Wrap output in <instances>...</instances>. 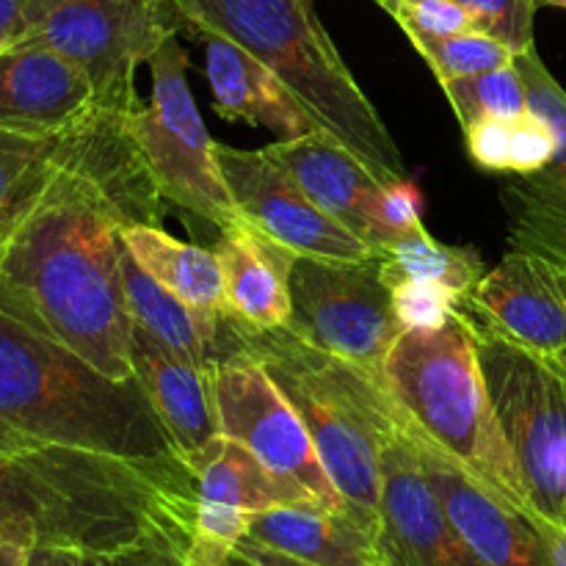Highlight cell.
<instances>
[{
  "mask_svg": "<svg viewBox=\"0 0 566 566\" xmlns=\"http://www.w3.org/2000/svg\"><path fill=\"white\" fill-rule=\"evenodd\" d=\"M119 241L149 276H155L166 291L175 293L197 315L216 359V340L227 318L224 274H221L219 254L213 249L177 241L158 224L125 227L119 232Z\"/></svg>",
  "mask_w": 566,
  "mask_h": 566,
  "instance_id": "cell-23",
  "label": "cell"
},
{
  "mask_svg": "<svg viewBox=\"0 0 566 566\" xmlns=\"http://www.w3.org/2000/svg\"><path fill=\"white\" fill-rule=\"evenodd\" d=\"M28 556H31L28 547L0 539V566H28Z\"/></svg>",
  "mask_w": 566,
  "mask_h": 566,
  "instance_id": "cell-40",
  "label": "cell"
},
{
  "mask_svg": "<svg viewBox=\"0 0 566 566\" xmlns=\"http://www.w3.org/2000/svg\"><path fill=\"white\" fill-rule=\"evenodd\" d=\"M403 434L418 448L437 495L446 503L462 539L481 562L486 566H553L539 528L523 509L492 492L407 429Z\"/></svg>",
  "mask_w": 566,
  "mask_h": 566,
  "instance_id": "cell-16",
  "label": "cell"
},
{
  "mask_svg": "<svg viewBox=\"0 0 566 566\" xmlns=\"http://www.w3.org/2000/svg\"><path fill=\"white\" fill-rule=\"evenodd\" d=\"M249 539L313 566H379L376 534L348 512L291 503L254 514Z\"/></svg>",
  "mask_w": 566,
  "mask_h": 566,
  "instance_id": "cell-22",
  "label": "cell"
},
{
  "mask_svg": "<svg viewBox=\"0 0 566 566\" xmlns=\"http://www.w3.org/2000/svg\"><path fill=\"white\" fill-rule=\"evenodd\" d=\"M197 481L182 459L153 462L81 448L0 457V539L36 551H191Z\"/></svg>",
  "mask_w": 566,
  "mask_h": 566,
  "instance_id": "cell-2",
  "label": "cell"
},
{
  "mask_svg": "<svg viewBox=\"0 0 566 566\" xmlns=\"http://www.w3.org/2000/svg\"><path fill=\"white\" fill-rule=\"evenodd\" d=\"M470 14L475 28L506 42L514 53L534 48L536 0H451Z\"/></svg>",
  "mask_w": 566,
  "mask_h": 566,
  "instance_id": "cell-31",
  "label": "cell"
},
{
  "mask_svg": "<svg viewBox=\"0 0 566 566\" xmlns=\"http://www.w3.org/2000/svg\"><path fill=\"white\" fill-rule=\"evenodd\" d=\"M199 42H205L208 53L205 72L213 92V108L221 119L269 127L280 142H293L321 130L318 122L298 105L285 83L252 53L224 36H205Z\"/></svg>",
  "mask_w": 566,
  "mask_h": 566,
  "instance_id": "cell-21",
  "label": "cell"
},
{
  "mask_svg": "<svg viewBox=\"0 0 566 566\" xmlns=\"http://www.w3.org/2000/svg\"><path fill=\"white\" fill-rule=\"evenodd\" d=\"M514 66L523 75L528 108L551 122L558 147L545 169L503 186L509 247L566 265V92L542 64L536 48L517 53Z\"/></svg>",
  "mask_w": 566,
  "mask_h": 566,
  "instance_id": "cell-15",
  "label": "cell"
},
{
  "mask_svg": "<svg viewBox=\"0 0 566 566\" xmlns=\"http://www.w3.org/2000/svg\"><path fill=\"white\" fill-rule=\"evenodd\" d=\"M39 448L182 459L136 376L111 379L0 310V457Z\"/></svg>",
  "mask_w": 566,
  "mask_h": 566,
  "instance_id": "cell-3",
  "label": "cell"
},
{
  "mask_svg": "<svg viewBox=\"0 0 566 566\" xmlns=\"http://www.w3.org/2000/svg\"><path fill=\"white\" fill-rule=\"evenodd\" d=\"M470 329L492 409L523 475L528 517L566 528V357L531 352L475 324Z\"/></svg>",
  "mask_w": 566,
  "mask_h": 566,
  "instance_id": "cell-7",
  "label": "cell"
},
{
  "mask_svg": "<svg viewBox=\"0 0 566 566\" xmlns=\"http://www.w3.org/2000/svg\"><path fill=\"white\" fill-rule=\"evenodd\" d=\"M213 252L224 274V313L249 332L282 329L291 321V271L298 254L249 221L221 232Z\"/></svg>",
  "mask_w": 566,
  "mask_h": 566,
  "instance_id": "cell-18",
  "label": "cell"
},
{
  "mask_svg": "<svg viewBox=\"0 0 566 566\" xmlns=\"http://www.w3.org/2000/svg\"><path fill=\"white\" fill-rule=\"evenodd\" d=\"M208 376L221 434L249 448L276 475L296 481L326 509L348 512L307 426L263 365L247 354H230L213 363Z\"/></svg>",
  "mask_w": 566,
  "mask_h": 566,
  "instance_id": "cell-11",
  "label": "cell"
},
{
  "mask_svg": "<svg viewBox=\"0 0 566 566\" xmlns=\"http://www.w3.org/2000/svg\"><path fill=\"white\" fill-rule=\"evenodd\" d=\"M153 94L147 105L125 114V130L147 164L160 197L186 213L224 232L241 221L224 175L219 144L210 138L188 88V53L180 39L169 36L153 55Z\"/></svg>",
  "mask_w": 566,
  "mask_h": 566,
  "instance_id": "cell-8",
  "label": "cell"
},
{
  "mask_svg": "<svg viewBox=\"0 0 566 566\" xmlns=\"http://www.w3.org/2000/svg\"><path fill=\"white\" fill-rule=\"evenodd\" d=\"M216 155L241 219L293 254L337 263L376 260L374 249L324 213L265 149H235L219 144Z\"/></svg>",
  "mask_w": 566,
  "mask_h": 566,
  "instance_id": "cell-12",
  "label": "cell"
},
{
  "mask_svg": "<svg viewBox=\"0 0 566 566\" xmlns=\"http://www.w3.org/2000/svg\"><path fill=\"white\" fill-rule=\"evenodd\" d=\"M31 39V0H0V50Z\"/></svg>",
  "mask_w": 566,
  "mask_h": 566,
  "instance_id": "cell-37",
  "label": "cell"
},
{
  "mask_svg": "<svg viewBox=\"0 0 566 566\" xmlns=\"http://www.w3.org/2000/svg\"><path fill=\"white\" fill-rule=\"evenodd\" d=\"M28 566H61L59 551H48V547H36L28 556Z\"/></svg>",
  "mask_w": 566,
  "mask_h": 566,
  "instance_id": "cell-41",
  "label": "cell"
},
{
  "mask_svg": "<svg viewBox=\"0 0 566 566\" xmlns=\"http://www.w3.org/2000/svg\"><path fill=\"white\" fill-rule=\"evenodd\" d=\"M263 149L324 213L348 227L376 252L379 235H376L374 205L381 182L354 155H348L335 138L321 130L293 142H274Z\"/></svg>",
  "mask_w": 566,
  "mask_h": 566,
  "instance_id": "cell-19",
  "label": "cell"
},
{
  "mask_svg": "<svg viewBox=\"0 0 566 566\" xmlns=\"http://www.w3.org/2000/svg\"><path fill=\"white\" fill-rule=\"evenodd\" d=\"M423 193L412 180L401 177V180L381 182V191L374 205V221H376V254L392 243L396 238L407 235L415 227L423 224Z\"/></svg>",
  "mask_w": 566,
  "mask_h": 566,
  "instance_id": "cell-33",
  "label": "cell"
},
{
  "mask_svg": "<svg viewBox=\"0 0 566 566\" xmlns=\"http://www.w3.org/2000/svg\"><path fill=\"white\" fill-rule=\"evenodd\" d=\"M376 263H379V274L387 287H396L409 280H423L442 282L464 296H470L481 276L486 274L484 260L473 247L440 243L437 238H431L423 224L387 243L376 254Z\"/></svg>",
  "mask_w": 566,
  "mask_h": 566,
  "instance_id": "cell-27",
  "label": "cell"
},
{
  "mask_svg": "<svg viewBox=\"0 0 566 566\" xmlns=\"http://www.w3.org/2000/svg\"><path fill=\"white\" fill-rule=\"evenodd\" d=\"M130 352L133 374L142 381L177 453L182 462H188L199 451H205L216 437H221L208 370L171 354L164 343L155 340L138 324H133Z\"/></svg>",
  "mask_w": 566,
  "mask_h": 566,
  "instance_id": "cell-20",
  "label": "cell"
},
{
  "mask_svg": "<svg viewBox=\"0 0 566 566\" xmlns=\"http://www.w3.org/2000/svg\"><path fill=\"white\" fill-rule=\"evenodd\" d=\"M193 39L224 36L269 66L321 133L379 182L407 177L401 149L359 88L313 0H171Z\"/></svg>",
  "mask_w": 566,
  "mask_h": 566,
  "instance_id": "cell-4",
  "label": "cell"
},
{
  "mask_svg": "<svg viewBox=\"0 0 566 566\" xmlns=\"http://www.w3.org/2000/svg\"><path fill=\"white\" fill-rule=\"evenodd\" d=\"M180 31L171 0H31L33 42L75 64L108 114L138 108L136 66Z\"/></svg>",
  "mask_w": 566,
  "mask_h": 566,
  "instance_id": "cell-9",
  "label": "cell"
},
{
  "mask_svg": "<svg viewBox=\"0 0 566 566\" xmlns=\"http://www.w3.org/2000/svg\"><path fill=\"white\" fill-rule=\"evenodd\" d=\"M536 6H551V9H564L566 11V0H536Z\"/></svg>",
  "mask_w": 566,
  "mask_h": 566,
  "instance_id": "cell-43",
  "label": "cell"
},
{
  "mask_svg": "<svg viewBox=\"0 0 566 566\" xmlns=\"http://www.w3.org/2000/svg\"><path fill=\"white\" fill-rule=\"evenodd\" d=\"M558 147L556 130L551 122L528 111L512 119V142H509V175L525 177L545 169Z\"/></svg>",
  "mask_w": 566,
  "mask_h": 566,
  "instance_id": "cell-34",
  "label": "cell"
},
{
  "mask_svg": "<svg viewBox=\"0 0 566 566\" xmlns=\"http://www.w3.org/2000/svg\"><path fill=\"white\" fill-rule=\"evenodd\" d=\"M188 566H258L254 562H249L247 556H241L238 551L227 553V556L216 558V562H205V564H188Z\"/></svg>",
  "mask_w": 566,
  "mask_h": 566,
  "instance_id": "cell-42",
  "label": "cell"
},
{
  "mask_svg": "<svg viewBox=\"0 0 566 566\" xmlns=\"http://www.w3.org/2000/svg\"><path fill=\"white\" fill-rule=\"evenodd\" d=\"M186 464L197 481L199 503L235 509L252 517L269 509L291 506V503H318L304 486L276 475L249 448L224 434L216 437Z\"/></svg>",
  "mask_w": 566,
  "mask_h": 566,
  "instance_id": "cell-24",
  "label": "cell"
},
{
  "mask_svg": "<svg viewBox=\"0 0 566 566\" xmlns=\"http://www.w3.org/2000/svg\"><path fill=\"white\" fill-rule=\"evenodd\" d=\"M122 285H125L127 310L133 324L147 329L158 343H164L171 354L182 357L197 368H213V348L205 337L197 315L180 302L171 291H166L155 276H149L133 260L122 243Z\"/></svg>",
  "mask_w": 566,
  "mask_h": 566,
  "instance_id": "cell-25",
  "label": "cell"
},
{
  "mask_svg": "<svg viewBox=\"0 0 566 566\" xmlns=\"http://www.w3.org/2000/svg\"><path fill=\"white\" fill-rule=\"evenodd\" d=\"M0 53H3V50H0Z\"/></svg>",
  "mask_w": 566,
  "mask_h": 566,
  "instance_id": "cell-44",
  "label": "cell"
},
{
  "mask_svg": "<svg viewBox=\"0 0 566 566\" xmlns=\"http://www.w3.org/2000/svg\"><path fill=\"white\" fill-rule=\"evenodd\" d=\"M70 136H36L0 127V243L33 208L70 153Z\"/></svg>",
  "mask_w": 566,
  "mask_h": 566,
  "instance_id": "cell-26",
  "label": "cell"
},
{
  "mask_svg": "<svg viewBox=\"0 0 566 566\" xmlns=\"http://www.w3.org/2000/svg\"><path fill=\"white\" fill-rule=\"evenodd\" d=\"M315 348L381 379L390 348L401 326L392 313V291L379 274V263H337L296 258L291 271V321Z\"/></svg>",
  "mask_w": 566,
  "mask_h": 566,
  "instance_id": "cell-10",
  "label": "cell"
},
{
  "mask_svg": "<svg viewBox=\"0 0 566 566\" xmlns=\"http://www.w3.org/2000/svg\"><path fill=\"white\" fill-rule=\"evenodd\" d=\"M412 44L423 55L429 70L434 72L440 86L459 81V77L512 66L517 59V53L506 42L484 31H462L442 39H412Z\"/></svg>",
  "mask_w": 566,
  "mask_h": 566,
  "instance_id": "cell-29",
  "label": "cell"
},
{
  "mask_svg": "<svg viewBox=\"0 0 566 566\" xmlns=\"http://www.w3.org/2000/svg\"><path fill=\"white\" fill-rule=\"evenodd\" d=\"M470 324L547 357H566V265L509 249L464 302Z\"/></svg>",
  "mask_w": 566,
  "mask_h": 566,
  "instance_id": "cell-14",
  "label": "cell"
},
{
  "mask_svg": "<svg viewBox=\"0 0 566 566\" xmlns=\"http://www.w3.org/2000/svg\"><path fill=\"white\" fill-rule=\"evenodd\" d=\"M230 354H247L263 365L307 426L348 512L376 534L381 451L401 431V412L385 381L321 352L287 326L249 332L224 318L213 363Z\"/></svg>",
  "mask_w": 566,
  "mask_h": 566,
  "instance_id": "cell-5",
  "label": "cell"
},
{
  "mask_svg": "<svg viewBox=\"0 0 566 566\" xmlns=\"http://www.w3.org/2000/svg\"><path fill=\"white\" fill-rule=\"evenodd\" d=\"M235 551L241 553V556H247L249 562H254L258 566H313L307 562H298V558H293V556H285V553L271 551V547L258 545V542H252L249 536H243V539L238 542Z\"/></svg>",
  "mask_w": 566,
  "mask_h": 566,
  "instance_id": "cell-38",
  "label": "cell"
},
{
  "mask_svg": "<svg viewBox=\"0 0 566 566\" xmlns=\"http://www.w3.org/2000/svg\"><path fill=\"white\" fill-rule=\"evenodd\" d=\"M403 33L412 39H442L462 31H479L464 9L451 0H376Z\"/></svg>",
  "mask_w": 566,
  "mask_h": 566,
  "instance_id": "cell-32",
  "label": "cell"
},
{
  "mask_svg": "<svg viewBox=\"0 0 566 566\" xmlns=\"http://www.w3.org/2000/svg\"><path fill=\"white\" fill-rule=\"evenodd\" d=\"M158 186L125 130L94 111L42 197L0 243V310L116 381L133 379L119 232L160 227Z\"/></svg>",
  "mask_w": 566,
  "mask_h": 566,
  "instance_id": "cell-1",
  "label": "cell"
},
{
  "mask_svg": "<svg viewBox=\"0 0 566 566\" xmlns=\"http://www.w3.org/2000/svg\"><path fill=\"white\" fill-rule=\"evenodd\" d=\"M61 566H186V551L160 542L127 547L119 553L59 551Z\"/></svg>",
  "mask_w": 566,
  "mask_h": 566,
  "instance_id": "cell-35",
  "label": "cell"
},
{
  "mask_svg": "<svg viewBox=\"0 0 566 566\" xmlns=\"http://www.w3.org/2000/svg\"><path fill=\"white\" fill-rule=\"evenodd\" d=\"M94 111L92 83L48 44L28 39L0 53V127L53 136Z\"/></svg>",
  "mask_w": 566,
  "mask_h": 566,
  "instance_id": "cell-17",
  "label": "cell"
},
{
  "mask_svg": "<svg viewBox=\"0 0 566 566\" xmlns=\"http://www.w3.org/2000/svg\"><path fill=\"white\" fill-rule=\"evenodd\" d=\"M534 520V525L539 528L542 539H545L547 551H551L553 566H566V528H558V525L545 523V520Z\"/></svg>",
  "mask_w": 566,
  "mask_h": 566,
  "instance_id": "cell-39",
  "label": "cell"
},
{
  "mask_svg": "<svg viewBox=\"0 0 566 566\" xmlns=\"http://www.w3.org/2000/svg\"><path fill=\"white\" fill-rule=\"evenodd\" d=\"M379 566H486L470 551L403 429L381 451Z\"/></svg>",
  "mask_w": 566,
  "mask_h": 566,
  "instance_id": "cell-13",
  "label": "cell"
},
{
  "mask_svg": "<svg viewBox=\"0 0 566 566\" xmlns=\"http://www.w3.org/2000/svg\"><path fill=\"white\" fill-rule=\"evenodd\" d=\"M392 291V313L401 332L442 329L457 313H462L468 296L442 282L409 280Z\"/></svg>",
  "mask_w": 566,
  "mask_h": 566,
  "instance_id": "cell-30",
  "label": "cell"
},
{
  "mask_svg": "<svg viewBox=\"0 0 566 566\" xmlns=\"http://www.w3.org/2000/svg\"><path fill=\"white\" fill-rule=\"evenodd\" d=\"M381 381L401 412V429L528 514L523 475L492 409L464 313L442 329L401 332Z\"/></svg>",
  "mask_w": 566,
  "mask_h": 566,
  "instance_id": "cell-6",
  "label": "cell"
},
{
  "mask_svg": "<svg viewBox=\"0 0 566 566\" xmlns=\"http://www.w3.org/2000/svg\"><path fill=\"white\" fill-rule=\"evenodd\" d=\"M442 92H446L462 130L475 122L517 119L531 111L523 75L514 64L442 83Z\"/></svg>",
  "mask_w": 566,
  "mask_h": 566,
  "instance_id": "cell-28",
  "label": "cell"
},
{
  "mask_svg": "<svg viewBox=\"0 0 566 566\" xmlns=\"http://www.w3.org/2000/svg\"><path fill=\"white\" fill-rule=\"evenodd\" d=\"M468 155L486 175H509V142L512 119H484L464 127Z\"/></svg>",
  "mask_w": 566,
  "mask_h": 566,
  "instance_id": "cell-36",
  "label": "cell"
},
{
  "mask_svg": "<svg viewBox=\"0 0 566 566\" xmlns=\"http://www.w3.org/2000/svg\"><path fill=\"white\" fill-rule=\"evenodd\" d=\"M186 566H188V564H186Z\"/></svg>",
  "mask_w": 566,
  "mask_h": 566,
  "instance_id": "cell-45",
  "label": "cell"
}]
</instances>
